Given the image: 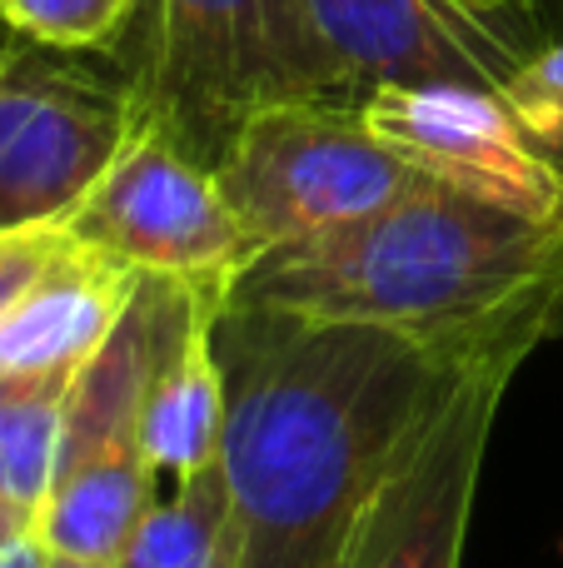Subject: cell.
Returning <instances> with one entry per match:
<instances>
[{"instance_id": "52a82bcc", "label": "cell", "mask_w": 563, "mask_h": 568, "mask_svg": "<svg viewBox=\"0 0 563 568\" xmlns=\"http://www.w3.org/2000/svg\"><path fill=\"white\" fill-rule=\"evenodd\" d=\"M125 80L75 50L0 45V230L65 225L135 135Z\"/></svg>"}, {"instance_id": "9a60e30c", "label": "cell", "mask_w": 563, "mask_h": 568, "mask_svg": "<svg viewBox=\"0 0 563 568\" xmlns=\"http://www.w3.org/2000/svg\"><path fill=\"white\" fill-rule=\"evenodd\" d=\"M130 0H0V26L20 40L75 55H105Z\"/></svg>"}, {"instance_id": "e0dca14e", "label": "cell", "mask_w": 563, "mask_h": 568, "mask_svg": "<svg viewBox=\"0 0 563 568\" xmlns=\"http://www.w3.org/2000/svg\"><path fill=\"white\" fill-rule=\"evenodd\" d=\"M454 6L524 60L563 40V0H454Z\"/></svg>"}, {"instance_id": "ba28073f", "label": "cell", "mask_w": 563, "mask_h": 568, "mask_svg": "<svg viewBox=\"0 0 563 568\" xmlns=\"http://www.w3.org/2000/svg\"><path fill=\"white\" fill-rule=\"evenodd\" d=\"M65 235L135 275H170L229 304L265 250L225 200L215 170L150 125H135L100 185L65 220Z\"/></svg>"}, {"instance_id": "9c48e42d", "label": "cell", "mask_w": 563, "mask_h": 568, "mask_svg": "<svg viewBox=\"0 0 563 568\" xmlns=\"http://www.w3.org/2000/svg\"><path fill=\"white\" fill-rule=\"evenodd\" d=\"M514 359L469 364L454 384L434 399L414 439L405 444L399 464L379 494L369 499L359 534L345 554V568H459L464 564L469 514L479 499L489 434Z\"/></svg>"}, {"instance_id": "7a4b0ae2", "label": "cell", "mask_w": 563, "mask_h": 568, "mask_svg": "<svg viewBox=\"0 0 563 568\" xmlns=\"http://www.w3.org/2000/svg\"><path fill=\"white\" fill-rule=\"evenodd\" d=\"M229 304L389 329L459 364H524L563 334V220H529L454 185L275 245Z\"/></svg>"}, {"instance_id": "d6986e66", "label": "cell", "mask_w": 563, "mask_h": 568, "mask_svg": "<svg viewBox=\"0 0 563 568\" xmlns=\"http://www.w3.org/2000/svg\"><path fill=\"white\" fill-rule=\"evenodd\" d=\"M0 568H50V549L40 544L35 529H25L10 544H0Z\"/></svg>"}, {"instance_id": "7402d4cb", "label": "cell", "mask_w": 563, "mask_h": 568, "mask_svg": "<svg viewBox=\"0 0 563 568\" xmlns=\"http://www.w3.org/2000/svg\"><path fill=\"white\" fill-rule=\"evenodd\" d=\"M16 384L20 379H6V374H0V424H6V409H10V399H16Z\"/></svg>"}, {"instance_id": "ffe728a7", "label": "cell", "mask_w": 563, "mask_h": 568, "mask_svg": "<svg viewBox=\"0 0 563 568\" xmlns=\"http://www.w3.org/2000/svg\"><path fill=\"white\" fill-rule=\"evenodd\" d=\"M25 529H30V519L6 499V494H0V544H10L16 534H25Z\"/></svg>"}, {"instance_id": "277c9868", "label": "cell", "mask_w": 563, "mask_h": 568, "mask_svg": "<svg viewBox=\"0 0 563 568\" xmlns=\"http://www.w3.org/2000/svg\"><path fill=\"white\" fill-rule=\"evenodd\" d=\"M279 100L365 105L395 85L494 90L524 55L454 0H259Z\"/></svg>"}, {"instance_id": "3957f363", "label": "cell", "mask_w": 563, "mask_h": 568, "mask_svg": "<svg viewBox=\"0 0 563 568\" xmlns=\"http://www.w3.org/2000/svg\"><path fill=\"white\" fill-rule=\"evenodd\" d=\"M180 290L185 280L135 275L110 339L70 379L55 484L35 519V534L50 554L120 564L140 519L160 499V474L145 459L140 419Z\"/></svg>"}, {"instance_id": "ac0fdd59", "label": "cell", "mask_w": 563, "mask_h": 568, "mask_svg": "<svg viewBox=\"0 0 563 568\" xmlns=\"http://www.w3.org/2000/svg\"><path fill=\"white\" fill-rule=\"evenodd\" d=\"M65 225L35 230H0V320L16 310V300L50 270V260L65 250Z\"/></svg>"}, {"instance_id": "2e32d148", "label": "cell", "mask_w": 563, "mask_h": 568, "mask_svg": "<svg viewBox=\"0 0 563 568\" xmlns=\"http://www.w3.org/2000/svg\"><path fill=\"white\" fill-rule=\"evenodd\" d=\"M504 105L534 140V150L563 175V40L539 50L504 85Z\"/></svg>"}, {"instance_id": "30bf717a", "label": "cell", "mask_w": 563, "mask_h": 568, "mask_svg": "<svg viewBox=\"0 0 563 568\" xmlns=\"http://www.w3.org/2000/svg\"><path fill=\"white\" fill-rule=\"evenodd\" d=\"M365 125L429 180L529 220H563V175L494 90L395 85L359 105Z\"/></svg>"}, {"instance_id": "4fadbf2b", "label": "cell", "mask_w": 563, "mask_h": 568, "mask_svg": "<svg viewBox=\"0 0 563 568\" xmlns=\"http://www.w3.org/2000/svg\"><path fill=\"white\" fill-rule=\"evenodd\" d=\"M115 568H239L235 514L219 459L175 479L170 499L150 504Z\"/></svg>"}, {"instance_id": "7c38bea8", "label": "cell", "mask_w": 563, "mask_h": 568, "mask_svg": "<svg viewBox=\"0 0 563 568\" xmlns=\"http://www.w3.org/2000/svg\"><path fill=\"white\" fill-rule=\"evenodd\" d=\"M219 310L225 300L195 284H185L170 310L145 389V419H140V444L160 479H185L219 459V439H225V374L215 354Z\"/></svg>"}, {"instance_id": "8fae6325", "label": "cell", "mask_w": 563, "mask_h": 568, "mask_svg": "<svg viewBox=\"0 0 563 568\" xmlns=\"http://www.w3.org/2000/svg\"><path fill=\"white\" fill-rule=\"evenodd\" d=\"M135 290V270L100 250L65 240L50 270L0 320L6 379H70L110 339Z\"/></svg>"}, {"instance_id": "5b68a950", "label": "cell", "mask_w": 563, "mask_h": 568, "mask_svg": "<svg viewBox=\"0 0 563 568\" xmlns=\"http://www.w3.org/2000/svg\"><path fill=\"white\" fill-rule=\"evenodd\" d=\"M105 60L135 120L215 170L249 115L279 105L259 0H130Z\"/></svg>"}, {"instance_id": "6da1fadb", "label": "cell", "mask_w": 563, "mask_h": 568, "mask_svg": "<svg viewBox=\"0 0 563 568\" xmlns=\"http://www.w3.org/2000/svg\"><path fill=\"white\" fill-rule=\"evenodd\" d=\"M215 354L239 568H345L369 499L469 369L405 334L255 304L219 310Z\"/></svg>"}, {"instance_id": "44dd1931", "label": "cell", "mask_w": 563, "mask_h": 568, "mask_svg": "<svg viewBox=\"0 0 563 568\" xmlns=\"http://www.w3.org/2000/svg\"><path fill=\"white\" fill-rule=\"evenodd\" d=\"M50 568H115L105 559H75V554H50Z\"/></svg>"}, {"instance_id": "8992f818", "label": "cell", "mask_w": 563, "mask_h": 568, "mask_svg": "<svg viewBox=\"0 0 563 568\" xmlns=\"http://www.w3.org/2000/svg\"><path fill=\"white\" fill-rule=\"evenodd\" d=\"M215 180L259 250L325 235L429 185L355 105L325 100H279L249 115L219 155Z\"/></svg>"}, {"instance_id": "5bb4252c", "label": "cell", "mask_w": 563, "mask_h": 568, "mask_svg": "<svg viewBox=\"0 0 563 568\" xmlns=\"http://www.w3.org/2000/svg\"><path fill=\"white\" fill-rule=\"evenodd\" d=\"M70 379H20L6 424H0V494L25 514L30 529H35L50 484H55Z\"/></svg>"}]
</instances>
